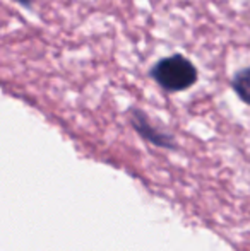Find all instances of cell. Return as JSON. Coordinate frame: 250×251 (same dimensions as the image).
I'll return each mask as SVG.
<instances>
[{"mask_svg": "<svg viewBox=\"0 0 250 251\" xmlns=\"http://www.w3.org/2000/svg\"><path fill=\"white\" fill-rule=\"evenodd\" d=\"M151 77L168 93H180L197 82V69L184 55H171L160 60L151 69Z\"/></svg>", "mask_w": 250, "mask_h": 251, "instance_id": "obj_1", "label": "cell"}, {"mask_svg": "<svg viewBox=\"0 0 250 251\" xmlns=\"http://www.w3.org/2000/svg\"><path fill=\"white\" fill-rule=\"evenodd\" d=\"M231 87L242 101L250 104V67L235 74L231 79Z\"/></svg>", "mask_w": 250, "mask_h": 251, "instance_id": "obj_3", "label": "cell"}, {"mask_svg": "<svg viewBox=\"0 0 250 251\" xmlns=\"http://www.w3.org/2000/svg\"><path fill=\"white\" fill-rule=\"evenodd\" d=\"M16 2H19V3H23V5H28V7H29L31 3H33V0H16Z\"/></svg>", "mask_w": 250, "mask_h": 251, "instance_id": "obj_4", "label": "cell"}, {"mask_svg": "<svg viewBox=\"0 0 250 251\" xmlns=\"http://www.w3.org/2000/svg\"><path fill=\"white\" fill-rule=\"evenodd\" d=\"M132 125L144 139L156 144V146H160V147H173L175 146L171 135L154 128V126L149 123V120H147V116L144 115L140 109H132Z\"/></svg>", "mask_w": 250, "mask_h": 251, "instance_id": "obj_2", "label": "cell"}]
</instances>
